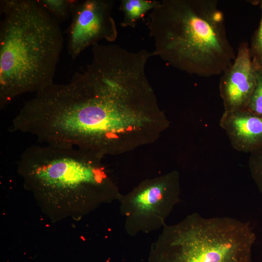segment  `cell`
<instances>
[{"instance_id": "1", "label": "cell", "mask_w": 262, "mask_h": 262, "mask_svg": "<svg viewBox=\"0 0 262 262\" xmlns=\"http://www.w3.org/2000/svg\"><path fill=\"white\" fill-rule=\"evenodd\" d=\"M85 70L66 84L52 83L36 92L20 110L17 125L51 145L99 155L108 151L115 134L147 111L138 74L128 59L106 45L92 47Z\"/></svg>"}, {"instance_id": "2", "label": "cell", "mask_w": 262, "mask_h": 262, "mask_svg": "<svg viewBox=\"0 0 262 262\" xmlns=\"http://www.w3.org/2000/svg\"><path fill=\"white\" fill-rule=\"evenodd\" d=\"M0 108L53 83L64 38L39 0H0Z\"/></svg>"}, {"instance_id": "3", "label": "cell", "mask_w": 262, "mask_h": 262, "mask_svg": "<svg viewBox=\"0 0 262 262\" xmlns=\"http://www.w3.org/2000/svg\"><path fill=\"white\" fill-rule=\"evenodd\" d=\"M147 25L154 56L180 70L209 77L222 74L235 59L217 0H162Z\"/></svg>"}, {"instance_id": "4", "label": "cell", "mask_w": 262, "mask_h": 262, "mask_svg": "<svg viewBox=\"0 0 262 262\" xmlns=\"http://www.w3.org/2000/svg\"><path fill=\"white\" fill-rule=\"evenodd\" d=\"M98 156L76 147L32 146L21 154L17 171L48 217L76 219L87 193L105 183Z\"/></svg>"}, {"instance_id": "5", "label": "cell", "mask_w": 262, "mask_h": 262, "mask_svg": "<svg viewBox=\"0 0 262 262\" xmlns=\"http://www.w3.org/2000/svg\"><path fill=\"white\" fill-rule=\"evenodd\" d=\"M256 239L247 223L193 213L165 231L162 262H252Z\"/></svg>"}, {"instance_id": "6", "label": "cell", "mask_w": 262, "mask_h": 262, "mask_svg": "<svg viewBox=\"0 0 262 262\" xmlns=\"http://www.w3.org/2000/svg\"><path fill=\"white\" fill-rule=\"evenodd\" d=\"M113 0H74L67 29V51L75 60L87 47L100 40L115 41L117 37L112 16Z\"/></svg>"}, {"instance_id": "7", "label": "cell", "mask_w": 262, "mask_h": 262, "mask_svg": "<svg viewBox=\"0 0 262 262\" xmlns=\"http://www.w3.org/2000/svg\"><path fill=\"white\" fill-rule=\"evenodd\" d=\"M255 83V68L249 47L246 42H242L235 60L220 78L219 90L224 111L245 109Z\"/></svg>"}, {"instance_id": "8", "label": "cell", "mask_w": 262, "mask_h": 262, "mask_svg": "<svg viewBox=\"0 0 262 262\" xmlns=\"http://www.w3.org/2000/svg\"><path fill=\"white\" fill-rule=\"evenodd\" d=\"M219 124L236 150L250 153L262 146V116L246 109L224 111Z\"/></svg>"}, {"instance_id": "9", "label": "cell", "mask_w": 262, "mask_h": 262, "mask_svg": "<svg viewBox=\"0 0 262 262\" xmlns=\"http://www.w3.org/2000/svg\"><path fill=\"white\" fill-rule=\"evenodd\" d=\"M160 3L155 0H121L119 10L123 13L122 27L134 28L137 22Z\"/></svg>"}, {"instance_id": "10", "label": "cell", "mask_w": 262, "mask_h": 262, "mask_svg": "<svg viewBox=\"0 0 262 262\" xmlns=\"http://www.w3.org/2000/svg\"><path fill=\"white\" fill-rule=\"evenodd\" d=\"M175 181L171 180L169 183H162L147 188L134 198V206L141 211H149L162 201L168 190L176 188Z\"/></svg>"}, {"instance_id": "11", "label": "cell", "mask_w": 262, "mask_h": 262, "mask_svg": "<svg viewBox=\"0 0 262 262\" xmlns=\"http://www.w3.org/2000/svg\"><path fill=\"white\" fill-rule=\"evenodd\" d=\"M74 0H39L48 12L60 22L71 16Z\"/></svg>"}, {"instance_id": "12", "label": "cell", "mask_w": 262, "mask_h": 262, "mask_svg": "<svg viewBox=\"0 0 262 262\" xmlns=\"http://www.w3.org/2000/svg\"><path fill=\"white\" fill-rule=\"evenodd\" d=\"M255 68L256 83L245 109L262 117V69Z\"/></svg>"}, {"instance_id": "13", "label": "cell", "mask_w": 262, "mask_h": 262, "mask_svg": "<svg viewBox=\"0 0 262 262\" xmlns=\"http://www.w3.org/2000/svg\"><path fill=\"white\" fill-rule=\"evenodd\" d=\"M259 2L261 10V19L257 30L252 36L249 49L255 67L262 69V0Z\"/></svg>"}, {"instance_id": "14", "label": "cell", "mask_w": 262, "mask_h": 262, "mask_svg": "<svg viewBox=\"0 0 262 262\" xmlns=\"http://www.w3.org/2000/svg\"><path fill=\"white\" fill-rule=\"evenodd\" d=\"M248 165L251 177L262 193V146L250 153Z\"/></svg>"}]
</instances>
